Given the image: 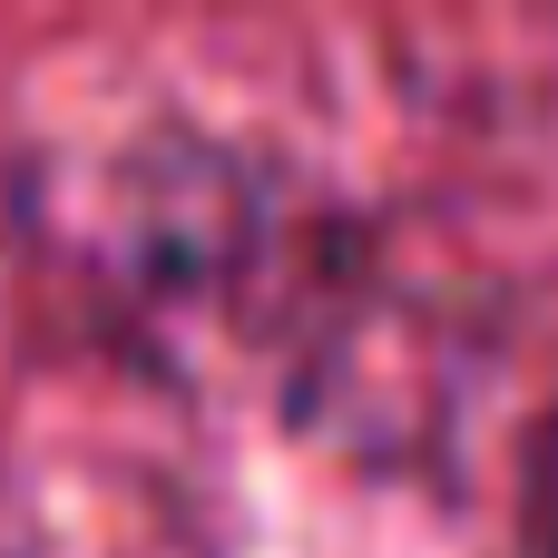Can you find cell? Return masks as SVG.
Returning a JSON list of instances; mask_svg holds the SVG:
<instances>
[{"label": "cell", "mask_w": 558, "mask_h": 558, "mask_svg": "<svg viewBox=\"0 0 558 558\" xmlns=\"http://www.w3.org/2000/svg\"><path fill=\"white\" fill-rule=\"evenodd\" d=\"M520 558H558V412L539 432V461H530V500H520Z\"/></svg>", "instance_id": "1"}]
</instances>
